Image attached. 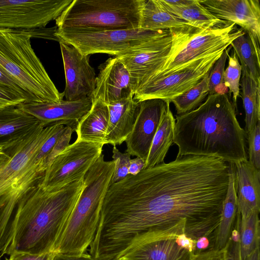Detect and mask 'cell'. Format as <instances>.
<instances>
[{
	"instance_id": "8992f818",
	"label": "cell",
	"mask_w": 260,
	"mask_h": 260,
	"mask_svg": "<svg viewBox=\"0 0 260 260\" xmlns=\"http://www.w3.org/2000/svg\"><path fill=\"white\" fill-rule=\"evenodd\" d=\"M115 164L102 154L84 176V186L69 218L54 252L78 255L92 243L103 203L112 183Z\"/></svg>"
},
{
	"instance_id": "52a82bcc",
	"label": "cell",
	"mask_w": 260,
	"mask_h": 260,
	"mask_svg": "<svg viewBox=\"0 0 260 260\" xmlns=\"http://www.w3.org/2000/svg\"><path fill=\"white\" fill-rule=\"evenodd\" d=\"M146 0H73L55 20L57 29L140 28Z\"/></svg>"
},
{
	"instance_id": "b9f144b4",
	"label": "cell",
	"mask_w": 260,
	"mask_h": 260,
	"mask_svg": "<svg viewBox=\"0 0 260 260\" xmlns=\"http://www.w3.org/2000/svg\"><path fill=\"white\" fill-rule=\"evenodd\" d=\"M53 260H95L89 253L85 252L78 255L55 253Z\"/></svg>"
},
{
	"instance_id": "5bb4252c",
	"label": "cell",
	"mask_w": 260,
	"mask_h": 260,
	"mask_svg": "<svg viewBox=\"0 0 260 260\" xmlns=\"http://www.w3.org/2000/svg\"><path fill=\"white\" fill-rule=\"evenodd\" d=\"M171 44L170 33L135 46L115 56L129 72L134 94L164 65Z\"/></svg>"
},
{
	"instance_id": "ee69618b",
	"label": "cell",
	"mask_w": 260,
	"mask_h": 260,
	"mask_svg": "<svg viewBox=\"0 0 260 260\" xmlns=\"http://www.w3.org/2000/svg\"><path fill=\"white\" fill-rule=\"evenodd\" d=\"M146 161L143 159L136 157L130 160L128 173L132 175H136L144 170Z\"/></svg>"
},
{
	"instance_id": "ac0fdd59",
	"label": "cell",
	"mask_w": 260,
	"mask_h": 260,
	"mask_svg": "<svg viewBox=\"0 0 260 260\" xmlns=\"http://www.w3.org/2000/svg\"><path fill=\"white\" fill-rule=\"evenodd\" d=\"M89 98L58 102H27L19 104L25 112L38 119L44 127L63 125L75 132L81 118L92 106Z\"/></svg>"
},
{
	"instance_id": "60d3db41",
	"label": "cell",
	"mask_w": 260,
	"mask_h": 260,
	"mask_svg": "<svg viewBox=\"0 0 260 260\" xmlns=\"http://www.w3.org/2000/svg\"><path fill=\"white\" fill-rule=\"evenodd\" d=\"M177 244L187 250L188 251L197 254L196 240L187 236L185 233L179 235L176 239Z\"/></svg>"
},
{
	"instance_id": "ba28073f",
	"label": "cell",
	"mask_w": 260,
	"mask_h": 260,
	"mask_svg": "<svg viewBox=\"0 0 260 260\" xmlns=\"http://www.w3.org/2000/svg\"><path fill=\"white\" fill-rule=\"evenodd\" d=\"M169 30L172 38L170 52L160 70L147 80L171 74L194 60L224 51L244 32L237 29L233 22L206 29L190 26Z\"/></svg>"
},
{
	"instance_id": "30bf717a",
	"label": "cell",
	"mask_w": 260,
	"mask_h": 260,
	"mask_svg": "<svg viewBox=\"0 0 260 260\" xmlns=\"http://www.w3.org/2000/svg\"><path fill=\"white\" fill-rule=\"evenodd\" d=\"M101 143L76 142L70 144L53 160L39 182L45 189H59L81 180L102 154Z\"/></svg>"
},
{
	"instance_id": "8fae6325",
	"label": "cell",
	"mask_w": 260,
	"mask_h": 260,
	"mask_svg": "<svg viewBox=\"0 0 260 260\" xmlns=\"http://www.w3.org/2000/svg\"><path fill=\"white\" fill-rule=\"evenodd\" d=\"M223 52L194 60L171 74L149 79L137 90L134 100L139 102L158 99L170 102L200 82Z\"/></svg>"
},
{
	"instance_id": "4dcf8cb0",
	"label": "cell",
	"mask_w": 260,
	"mask_h": 260,
	"mask_svg": "<svg viewBox=\"0 0 260 260\" xmlns=\"http://www.w3.org/2000/svg\"><path fill=\"white\" fill-rule=\"evenodd\" d=\"M210 72L196 85L170 101L174 104L177 115L183 114L194 110L208 96L209 94L208 77Z\"/></svg>"
},
{
	"instance_id": "f35d334b",
	"label": "cell",
	"mask_w": 260,
	"mask_h": 260,
	"mask_svg": "<svg viewBox=\"0 0 260 260\" xmlns=\"http://www.w3.org/2000/svg\"><path fill=\"white\" fill-rule=\"evenodd\" d=\"M224 253L225 248L221 250L210 249L197 253L193 260H224Z\"/></svg>"
},
{
	"instance_id": "9c48e42d",
	"label": "cell",
	"mask_w": 260,
	"mask_h": 260,
	"mask_svg": "<svg viewBox=\"0 0 260 260\" xmlns=\"http://www.w3.org/2000/svg\"><path fill=\"white\" fill-rule=\"evenodd\" d=\"M170 34L168 29L96 30L57 29L55 35L83 55L102 53L117 56L131 48Z\"/></svg>"
},
{
	"instance_id": "44dd1931",
	"label": "cell",
	"mask_w": 260,
	"mask_h": 260,
	"mask_svg": "<svg viewBox=\"0 0 260 260\" xmlns=\"http://www.w3.org/2000/svg\"><path fill=\"white\" fill-rule=\"evenodd\" d=\"M41 122L19 105L0 108V150L14 146L32 132Z\"/></svg>"
},
{
	"instance_id": "3957f363",
	"label": "cell",
	"mask_w": 260,
	"mask_h": 260,
	"mask_svg": "<svg viewBox=\"0 0 260 260\" xmlns=\"http://www.w3.org/2000/svg\"><path fill=\"white\" fill-rule=\"evenodd\" d=\"M84 179L53 191L44 189L40 181L27 190L17 206L7 254L54 252L84 188Z\"/></svg>"
},
{
	"instance_id": "5b68a950",
	"label": "cell",
	"mask_w": 260,
	"mask_h": 260,
	"mask_svg": "<svg viewBox=\"0 0 260 260\" xmlns=\"http://www.w3.org/2000/svg\"><path fill=\"white\" fill-rule=\"evenodd\" d=\"M57 27L34 29L0 28V69L28 95L30 102H58L59 92L31 45L34 37L61 40L55 34Z\"/></svg>"
},
{
	"instance_id": "d6a6232c",
	"label": "cell",
	"mask_w": 260,
	"mask_h": 260,
	"mask_svg": "<svg viewBox=\"0 0 260 260\" xmlns=\"http://www.w3.org/2000/svg\"><path fill=\"white\" fill-rule=\"evenodd\" d=\"M232 46L230 45L222 52L212 68L208 77L209 94L217 93L226 94L228 88L223 81L225 65Z\"/></svg>"
},
{
	"instance_id": "ab89813d",
	"label": "cell",
	"mask_w": 260,
	"mask_h": 260,
	"mask_svg": "<svg viewBox=\"0 0 260 260\" xmlns=\"http://www.w3.org/2000/svg\"><path fill=\"white\" fill-rule=\"evenodd\" d=\"M224 260H241L239 241L236 242L230 238L225 247Z\"/></svg>"
},
{
	"instance_id": "2e32d148",
	"label": "cell",
	"mask_w": 260,
	"mask_h": 260,
	"mask_svg": "<svg viewBox=\"0 0 260 260\" xmlns=\"http://www.w3.org/2000/svg\"><path fill=\"white\" fill-rule=\"evenodd\" d=\"M64 67L66 100L91 99L95 87L94 69L89 63V56L82 54L73 46L59 43Z\"/></svg>"
},
{
	"instance_id": "277c9868",
	"label": "cell",
	"mask_w": 260,
	"mask_h": 260,
	"mask_svg": "<svg viewBox=\"0 0 260 260\" xmlns=\"http://www.w3.org/2000/svg\"><path fill=\"white\" fill-rule=\"evenodd\" d=\"M56 125L35 130L6 150L9 156L0 165V255L7 254L14 234V219L18 203L37 184L45 172L35 158Z\"/></svg>"
},
{
	"instance_id": "603a6c76",
	"label": "cell",
	"mask_w": 260,
	"mask_h": 260,
	"mask_svg": "<svg viewBox=\"0 0 260 260\" xmlns=\"http://www.w3.org/2000/svg\"><path fill=\"white\" fill-rule=\"evenodd\" d=\"M90 109L79 121L75 132L76 142L104 144L109 121L107 104L100 100L92 101Z\"/></svg>"
},
{
	"instance_id": "c3c4849f",
	"label": "cell",
	"mask_w": 260,
	"mask_h": 260,
	"mask_svg": "<svg viewBox=\"0 0 260 260\" xmlns=\"http://www.w3.org/2000/svg\"><path fill=\"white\" fill-rule=\"evenodd\" d=\"M0 260H1V255H0Z\"/></svg>"
},
{
	"instance_id": "9a60e30c",
	"label": "cell",
	"mask_w": 260,
	"mask_h": 260,
	"mask_svg": "<svg viewBox=\"0 0 260 260\" xmlns=\"http://www.w3.org/2000/svg\"><path fill=\"white\" fill-rule=\"evenodd\" d=\"M168 101L153 99L139 102L135 122L125 141L126 152L146 160L153 138L166 111Z\"/></svg>"
},
{
	"instance_id": "8d00e7d4",
	"label": "cell",
	"mask_w": 260,
	"mask_h": 260,
	"mask_svg": "<svg viewBox=\"0 0 260 260\" xmlns=\"http://www.w3.org/2000/svg\"><path fill=\"white\" fill-rule=\"evenodd\" d=\"M0 89L20 100L22 103L30 102L28 95L1 69Z\"/></svg>"
},
{
	"instance_id": "7bdbcfd3",
	"label": "cell",
	"mask_w": 260,
	"mask_h": 260,
	"mask_svg": "<svg viewBox=\"0 0 260 260\" xmlns=\"http://www.w3.org/2000/svg\"><path fill=\"white\" fill-rule=\"evenodd\" d=\"M22 103L20 100L0 89V108L11 105H19Z\"/></svg>"
},
{
	"instance_id": "f1b7e54d",
	"label": "cell",
	"mask_w": 260,
	"mask_h": 260,
	"mask_svg": "<svg viewBox=\"0 0 260 260\" xmlns=\"http://www.w3.org/2000/svg\"><path fill=\"white\" fill-rule=\"evenodd\" d=\"M239 59L242 70L260 84V53H258L247 33L245 31L233 41L230 45Z\"/></svg>"
},
{
	"instance_id": "f6af8a7d",
	"label": "cell",
	"mask_w": 260,
	"mask_h": 260,
	"mask_svg": "<svg viewBox=\"0 0 260 260\" xmlns=\"http://www.w3.org/2000/svg\"><path fill=\"white\" fill-rule=\"evenodd\" d=\"M209 239L206 237H200L196 240V251L199 253L202 251L206 250L209 245Z\"/></svg>"
},
{
	"instance_id": "7402d4cb",
	"label": "cell",
	"mask_w": 260,
	"mask_h": 260,
	"mask_svg": "<svg viewBox=\"0 0 260 260\" xmlns=\"http://www.w3.org/2000/svg\"><path fill=\"white\" fill-rule=\"evenodd\" d=\"M109 121L104 144L114 146L125 141L133 128L138 109L139 102L131 94L126 98L107 105Z\"/></svg>"
},
{
	"instance_id": "e0dca14e",
	"label": "cell",
	"mask_w": 260,
	"mask_h": 260,
	"mask_svg": "<svg viewBox=\"0 0 260 260\" xmlns=\"http://www.w3.org/2000/svg\"><path fill=\"white\" fill-rule=\"evenodd\" d=\"M217 18L234 23L248 34L260 53V4L258 0L200 1Z\"/></svg>"
},
{
	"instance_id": "e575fe53",
	"label": "cell",
	"mask_w": 260,
	"mask_h": 260,
	"mask_svg": "<svg viewBox=\"0 0 260 260\" xmlns=\"http://www.w3.org/2000/svg\"><path fill=\"white\" fill-rule=\"evenodd\" d=\"M247 135L248 161L260 170V122L247 134Z\"/></svg>"
},
{
	"instance_id": "4fadbf2b",
	"label": "cell",
	"mask_w": 260,
	"mask_h": 260,
	"mask_svg": "<svg viewBox=\"0 0 260 260\" xmlns=\"http://www.w3.org/2000/svg\"><path fill=\"white\" fill-rule=\"evenodd\" d=\"M73 0H0V28L34 29L55 20Z\"/></svg>"
},
{
	"instance_id": "83f0119b",
	"label": "cell",
	"mask_w": 260,
	"mask_h": 260,
	"mask_svg": "<svg viewBox=\"0 0 260 260\" xmlns=\"http://www.w3.org/2000/svg\"><path fill=\"white\" fill-rule=\"evenodd\" d=\"M241 98L245 112L244 131L248 134L260 122V84L242 70Z\"/></svg>"
},
{
	"instance_id": "4316f807",
	"label": "cell",
	"mask_w": 260,
	"mask_h": 260,
	"mask_svg": "<svg viewBox=\"0 0 260 260\" xmlns=\"http://www.w3.org/2000/svg\"><path fill=\"white\" fill-rule=\"evenodd\" d=\"M168 101L166 111L153 138L144 169L151 168L164 162L172 143L175 119Z\"/></svg>"
},
{
	"instance_id": "7c38bea8",
	"label": "cell",
	"mask_w": 260,
	"mask_h": 260,
	"mask_svg": "<svg viewBox=\"0 0 260 260\" xmlns=\"http://www.w3.org/2000/svg\"><path fill=\"white\" fill-rule=\"evenodd\" d=\"M186 221L149 230L139 237L120 260H193L196 254L179 246L177 236L185 233Z\"/></svg>"
},
{
	"instance_id": "d6986e66",
	"label": "cell",
	"mask_w": 260,
	"mask_h": 260,
	"mask_svg": "<svg viewBox=\"0 0 260 260\" xmlns=\"http://www.w3.org/2000/svg\"><path fill=\"white\" fill-rule=\"evenodd\" d=\"M99 69L91 101L100 100L108 105L134 95L129 72L116 57L106 60Z\"/></svg>"
},
{
	"instance_id": "836d02e7",
	"label": "cell",
	"mask_w": 260,
	"mask_h": 260,
	"mask_svg": "<svg viewBox=\"0 0 260 260\" xmlns=\"http://www.w3.org/2000/svg\"><path fill=\"white\" fill-rule=\"evenodd\" d=\"M112 152L115 167L112 183H116L123 179L129 174L128 169L131 155L127 152H120L116 146L113 147Z\"/></svg>"
},
{
	"instance_id": "ffe728a7",
	"label": "cell",
	"mask_w": 260,
	"mask_h": 260,
	"mask_svg": "<svg viewBox=\"0 0 260 260\" xmlns=\"http://www.w3.org/2000/svg\"><path fill=\"white\" fill-rule=\"evenodd\" d=\"M238 212L241 218L260 212V170L248 160L234 164Z\"/></svg>"
},
{
	"instance_id": "1f68e13d",
	"label": "cell",
	"mask_w": 260,
	"mask_h": 260,
	"mask_svg": "<svg viewBox=\"0 0 260 260\" xmlns=\"http://www.w3.org/2000/svg\"><path fill=\"white\" fill-rule=\"evenodd\" d=\"M228 58V66L223 73V81L224 85L229 88L230 94H233V104L236 108L237 98L240 93L242 67L234 51L232 54L229 55Z\"/></svg>"
},
{
	"instance_id": "f546056e",
	"label": "cell",
	"mask_w": 260,
	"mask_h": 260,
	"mask_svg": "<svg viewBox=\"0 0 260 260\" xmlns=\"http://www.w3.org/2000/svg\"><path fill=\"white\" fill-rule=\"evenodd\" d=\"M259 212L253 211L239 219L240 251L241 260H244L256 248L259 247L260 228Z\"/></svg>"
},
{
	"instance_id": "7dc6e473",
	"label": "cell",
	"mask_w": 260,
	"mask_h": 260,
	"mask_svg": "<svg viewBox=\"0 0 260 260\" xmlns=\"http://www.w3.org/2000/svg\"><path fill=\"white\" fill-rule=\"evenodd\" d=\"M9 156V154L6 151L0 150V165H1Z\"/></svg>"
},
{
	"instance_id": "74e56055",
	"label": "cell",
	"mask_w": 260,
	"mask_h": 260,
	"mask_svg": "<svg viewBox=\"0 0 260 260\" xmlns=\"http://www.w3.org/2000/svg\"><path fill=\"white\" fill-rule=\"evenodd\" d=\"M55 254L53 252L36 254L23 251H13L9 257H5V260H53Z\"/></svg>"
},
{
	"instance_id": "d4e9b609",
	"label": "cell",
	"mask_w": 260,
	"mask_h": 260,
	"mask_svg": "<svg viewBox=\"0 0 260 260\" xmlns=\"http://www.w3.org/2000/svg\"><path fill=\"white\" fill-rule=\"evenodd\" d=\"M191 26L188 22L169 12L159 0H148L141 12L140 28L161 30Z\"/></svg>"
},
{
	"instance_id": "6da1fadb",
	"label": "cell",
	"mask_w": 260,
	"mask_h": 260,
	"mask_svg": "<svg viewBox=\"0 0 260 260\" xmlns=\"http://www.w3.org/2000/svg\"><path fill=\"white\" fill-rule=\"evenodd\" d=\"M230 164L216 157L177 156L111 183L92 243L103 260H120L150 230L186 221L185 235L209 238L218 226Z\"/></svg>"
},
{
	"instance_id": "d590c367",
	"label": "cell",
	"mask_w": 260,
	"mask_h": 260,
	"mask_svg": "<svg viewBox=\"0 0 260 260\" xmlns=\"http://www.w3.org/2000/svg\"><path fill=\"white\" fill-rule=\"evenodd\" d=\"M74 131L66 126L65 129L47 156L41 162L44 171L47 170L55 157L70 145L72 135Z\"/></svg>"
},
{
	"instance_id": "cb8c5ba5",
	"label": "cell",
	"mask_w": 260,
	"mask_h": 260,
	"mask_svg": "<svg viewBox=\"0 0 260 260\" xmlns=\"http://www.w3.org/2000/svg\"><path fill=\"white\" fill-rule=\"evenodd\" d=\"M238 214L235 167L234 164H230L228 188L223 202L219 223L214 236V249L221 250L225 248Z\"/></svg>"
},
{
	"instance_id": "7a4b0ae2",
	"label": "cell",
	"mask_w": 260,
	"mask_h": 260,
	"mask_svg": "<svg viewBox=\"0 0 260 260\" xmlns=\"http://www.w3.org/2000/svg\"><path fill=\"white\" fill-rule=\"evenodd\" d=\"M247 136L227 94H209L194 110L176 115L173 142L178 156H213L235 164L247 160Z\"/></svg>"
},
{
	"instance_id": "484cf974",
	"label": "cell",
	"mask_w": 260,
	"mask_h": 260,
	"mask_svg": "<svg viewBox=\"0 0 260 260\" xmlns=\"http://www.w3.org/2000/svg\"><path fill=\"white\" fill-rule=\"evenodd\" d=\"M159 1L169 12L199 29H209L230 22L216 17L199 0H190L187 4L180 6L170 5L163 0Z\"/></svg>"
},
{
	"instance_id": "bcb514c9",
	"label": "cell",
	"mask_w": 260,
	"mask_h": 260,
	"mask_svg": "<svg viewBox=\"0 0 260 260\" xmlns=\"http://www.w3.org/2000/svg\"><path fill=\"white\" fill-rule=\"evenodd\" d=\"M244 260H260L259 247L256 248Z\"/></svg>"
}]
</instances>
